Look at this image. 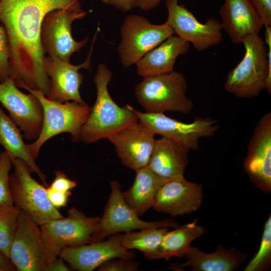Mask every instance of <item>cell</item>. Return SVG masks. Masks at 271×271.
Segmentation results:
<instances>
[{
    "instance_id": "cell-1",
    "label": "cell",
    "mask_w": 271,
    "mask_h": 271,
    "mask_svg": "<svg viewBox=\"0 0 271 271\" xmlns=\"http://www.w3.org/2000/svg\"><path fill=\"white\" fill-rule=\"evenodd\" d=\"M112 77V72L106 65L99 63L94 77L96 101L80 131V141L85 144L107 139L139 121L131 106H119L112 99L108 89Z\"/></svg>"
},
{
    "instance_id": "cell-2",
    "label": "cell",
    "mask_w": 271,
    "mask_h": 271,
    "mask_svg": "<svg viewBox=\"0 0 271 271\" xmlns=\"http://www.w3.org/2000/svg\"><path fill=\"white\" fill-rule=\"evenodd\" d=\"M242 59L227 74L224 88L239 98L257 96L265 89L271 92V70L268 68L267 48L258 34L246 37Z\"/></svg>"
},
{
    "instance_id": "cell-3",
    "label": "cell",
    "mask_w": 271,
    "mask_h": 271,
    "mask_svg": "<svg viewBox=\"0 0 271 271\" xmlns=\"http://www.w3.org/2000/svg\"><path fill=\"white\" fill-rule=\"evenodd\" d=\"M187 82L181 72L170 73L144 78L134 89L135 96L146 112L189 113L194 108L187 95Z\"/></svg>"
},
{
    "instance_id": "cell-4",
    "label": "cell",
    "mask_w": 271,
    "mask_h": 271,
    "mask_svg": "<svg viewBox=\"0 0 271 271\" xmlns=\"http://www.w3.org/2000/svg\"><path fill=\"white\" fill-rule=\"evenodd\" d=\"M40 100L43 109V121L41 133L32 144H27V148L34 160L45 142L61 133L71 134V141H80L82 125L86 122L91 111L86 103L72 101L60 103L48 99L41 92L27 88Z\"/></svg>"
},
{
    "instance_id": "cell-5",
    "label": "cell",
    "mask_w": 271,
    "mask_h": 271,
    "mask_svg": "<svg viewBox=\"0 0 271 271\" xmlns=\"http://www.w3.org/2000/svg\"><path fill=\"white\" fill-rule=\"evenodd\" d=\"M100 217H88L75 207L62 217L40 225L46 265L57 258L65 248L91 242Z\"/></svg>"
},
{
    "instance_id": "cell-6",
    "label": "cell",
    "mask_w": 271,
    "mask_h": 271,
    "mask_svg": "<svg viewBox=\"0 0 271 271\" xmlns=\"http://www.w3.org/2000/svg\"><path fill=\"white\" fill-rule=\"evenodd\" d=\"M12 164L14 171L9 176V187L14 205L39 225L63 217L49 201L46 188L31 176L29 165L19 158Z\"/></svg>"
},
{
    "instance_id": "cell-7",
    "label": "cell",
    "mask_w": 271,
    "mask_h": 271,
    "mask_svg": "<svg viewBox=\"0 0 271 271\" xmlns=\"http://www.w3.org/2000/svg\"><path fill=\"white\" fill-rule=\"evenodd\" d=\"M87 14L79 1L68 7L51 11L45 17L41 30V45L45 54L70 62L72 54L79 52L88 41V37L81 41L72 36V25Z\"/></svg>"
},
{
    "instance_id": "cell-8",
    "label": "cell",
    "mask_w": 271,
    "mask_h": 271,
    "mask_svg": "<svg viewBox=\"0 0 271 271\" xmlns=\"http://www.w3.org/2000/svg\"><path fill=\"white\" fill-rule=\"evenodd\" d=\"M110 193L104 212L91 236V242L102 241L113 234L137 229L161 227L176 228L179 225L172 219L146 221L140 218L125 201L117 180L110 183Z\"/></svg>"
},
{
    "instance_id": "cell-9",
    "label": "cell",
    "mask_w": 271,
    "mask_h": 271,
    "mask_svg": "<svg viewBox=\"0 0 271 271\" xmlns=\"http://www.w3.org/2000/svg\"><path fill=\"white\" fill-rule=\"evenodd\" d=\"M120 34L117 51L122 66L128 67L175 33L166 22L155 25L145 17L130 14L124 18Z\"/></svg>"
},
{
    "instance_id": "cell-10",
    "label": "cell",
    "mask_w": 271,
    "mask_h": 271,
    "mask_svg": "<svg viewBox=\"0 0 271 271\" xmlns=\"http://www.w3.org/2000/svg\"><path fill=\"white\" fill-rule=\"evenodd\" d=\"M134 111L139 120L155 134L176 141L190 150H197L199 139L212 137L219 127L217 120L209 117H196L190 123H185L164 113L143 112L135 109Z\"/></svg>"
},
{
    "instance_id": "cell-11",
    "label": "cell",
    "mask_w": 271,
    "mask_h": 271,
    "mask_svg": "<svg viewBox=\"0 0 271 271\" xmlns=\"http://www.w3.org/2000/svg\"><path fill=\"white\" fill-rule=\"evenodd\" d=\"M168 17L166 23L175 34L191 43L198 51H203L223 41L220 21L209 18L204 23L198 21L194 15L178 0H166Z\"/></svg>"
},
{
    "instance_id": "cell-12",
    "label": "cell",
    "mask_w": 271,
    "mask_h": 271,
    "mask_svg": "<svg viewBox=\"0 0 271 271\" xmlns=\"http://www.w3.org/2000/svg\"><path fill=\"white\" fill-rule=\"evenodd\" d=\"M0 103L28 141L36 140L43 125V109L38 98L20 91L11 77L0 83Z\"/></svg>"
},
{
    "instance_id": "cell-13",
    "label": "cell",
    "mask_w": 271,
    "mask_h": 271,
    "mask_svg": "<svg viewBox=\"0 0 271 271\" xmlns=\"http://www.w3.org/2000/svg\"><path fill=\"white\" fill-rule=\"evenodd\" d=\"M10 258L18 271H44L46 266L40 225L21 210L10 246Z\"/></svg>"
},
{
    "instance_id": "cell-14",
    "label": "cell",
    "mask_w": 271,
    "mask_h": 271,
    "mask_svg": "<svg viewBox=\"0 0 271 271\" xmlns=\"http://www.w3.org/2000/svg\"><path fill=\"white\" fill-rule=\"evenodd\" d=\"M98 30L95 33L86 60L78 65H73L56 57L45 56L44 67L49 77L51 88L47 98L60 103L74 101L85 104L79 88L84 76L79 72L80 69L92 70L91 57Z\"/></svg>"
},
{
    "instance_id": "cell-15",
    "label": "cell",
    "mask_w": 271,
    "mask_h": 271,
    "mask_svg": "<svg viewBox=\"0 0 271 271\" xmlns=\"http://www.w3.org/2000/svg\"><path fill=\"white\" fill-rule=\"evenodd\" d=\"M244 169L255 186L264 193L271 191V112L256 124L248 147Z\"/></svg>"
},
{
    "instance_id": "cell-16",
    "label": "cell",
    "mask_w": 271,
    "mask_h": 271,
    "mask_svg": "<svg viewBox=\"0 0 271 271\" xmlns=\"http://www.w3.org/2000/svg\"><path fill=\"white\" fill-rule=\"evenodd\" d=\"M155 133L140 121L109 137L123 165L136 170L148 165L156 142Z\"/></svg>"
},
{
    "instance_id": "cell-17",
    "label": "cell",
    "mask_w": 271,
    "mask_h": 271,
    "mask_svg": "<svg viewBox=\"0 0 271 271\" xmlns=\"http://www.w3.org/2000/svg\"><path fill=\"white\" fill-rule=\"evenodd\" d=\"M202 185L184 176L167 180L159 189L153 208L157 212L176 217L197 210L203 201Z\"/></svg>"
},
{
    "instance_id": "cell-18",
    "label": "cell",
    "mask_w": 271,
    "mask_h": 271,
    "mask_svg": "<svg viewBox=\"0 0 271 271\" xmlns=\"http://www.w3.org/2000/svg\"><path fill=\"white\" fill-rule=\"evenodd\" d=\"M73 269L92 271L106 260L115 258H134V254L124 248L116 240L91 242L65 248L59 254Z\"/></svg>"
},
{
    "instance_id": "cell-19",
    "label": "cell",
    "mask_w": 271,
    "mask_h": 271,
    "mask_svg": "<svg viewBox=\"0 0 271 271\" xmlns=\"http://www.w3.org/2000/svg\"><path fill=\"white\" fill-rule=\"evenodd\" d=\"M221 25L235 44L258 34L263 25L251 0H225L220 7Z\"/></svg>"
},
{
    "instance_id": "cell-20",
    "label": "cell",
    "mask_w": 271,
    "mask_h": 271,
    "mask_svg": "<svg viewBox=\"0 0 271 271\" xmlns=\"http://www.w3.org/2000/svg\"><path fill=\"white\" fill-rule=\"evenodd\" d=\"M190 43L172 35L146 54L136 65L137 72L143 77L171 72L177 58L186 54Z\"/></svg>"
},
{
    "instance_id": "cell-21",
    "label": "cell",
    "mask_w": 271,
    "mask_h": 271,
    "mask_svg": "<svg viewBox=\"0 0 271 271\" xmlns=\"http://www.w3.org/2000/svg\"><path fill=\"white\" fill-rule=\"evenodd\" d=\"M188 148L174 140L162 137L156 140L148 167L165 179L183 177L188 164Z\"/></svg>"
},
{
    "instance_id": "cell-22",
    "label": "cell",
    "mask_w": 271,
    "mask_h": 271,
    "mask_svg": "<svg viewBox=\"0 0 271 271\" xmlns=\"http://www.w3.org/2000/svg\"><path fill=\"white\" fill-rule=\"evenodd\" d=\"M184 257L185 263L173 264L171 268L180 270L189 266L194 271H232L237 269L246 258L244 253L233 248L226 249L221 245L211 253L190 245Z\"/></svg>"
},
{
    "instance_id": "cell-23",
    "label": "cell",
    "mask_w": 271,
    "mask_h": 271,
    "mask_svg": "<svg viewBox=\"0 0 271 271\" xmlns=\"http://www.w3.org/2000/svg\"><path fill=\"white\" fill-rule=\"evenodd\" d=\"M134 171L133 184L122 194L128 205L140 216L153 207L159 189L168 180L155 174L148 165Z\"/></svg>"
},
{
    "instance_id": "cell-24",
    "label": "cell",
    "mask_w": 271,
    "mask_h": 271,
    "mask_svg": "<svg viewBox=\"0 0 271 271\" xmlns=\"http://www.w3.org/2000/svg\"><path fill=\"white\" fill-rule=\"evenodd\" d=\"M23 137L19 128L0 107V145L9 154L12 161L18 158L24 160L48 187L46 176L36 164Z\"/></svg>"
},
{
    "instance_id": "cell-25",
    "label": "cell",
    "mask_w": 271,
    "mask_h": 271,
    "mask_svg": "<svg viewBox=\"0 0 271 271\" xmlns=\"http://www.w3.org/2000/svg\"><path fill=\"white\" fill-rule=\"evenodd\" d=\"M197 220L168 231L163 238L152 260L163 258L168 260L172 257H184L190 243L206 233L204 227L197 224Z\"/></svg>"
},
{
    "instance_id": "cell-26",
    "label": "cell",
    "mask_w": 271,
    "mask_h": 271,
    "mask_svg": "<svg viewBox=\"0 0 271 271\" xmlns=\"http://www.w3.org/2000/svg\"><path fill=\"white\" fill-rule=\"evenodd\" d=\"M169 230L168 227L145 229L139 232L116 233L108 237L116 240L126 249L139 250L145 257L152 260L163 237Z\"/></svg>"
},
{
    "instance_id": "cell-27",
    "label": "cell",
    "mask_w": 271,
    "mask_h": 271,
    "mask_svg": "<svg viewBox=\"0 0 271 271\" xmlns=\"http://www.w3.org/2000/svg\"><path fill=\"white\" fill-rule=\"evenodd\" d=\"M20 212L15 205L0 204V251L9 258L10 246Z\"/></svg>"
},
{
    "instance_id": "cell-28",
    "label": "cell",
    "mask_w": 271,
    "mask_h": 271,
    "mask_svg": "<svg viewBox=\"0 0 271 271\" xmlns=\"http://www.w3.org/2000/svg\"><path fill=\"white\" fill-rule=\"evenodd\" d=\"M271 259V216L264 223L259 247L244 271H260L269 267Z\"/></svg>"
},
{
    "instance_id": "cell-29",
    "label": "cell",
    "mask_w": 271,
    "mask_h": 271,
    "mask_svg": "<svg viewBox=\"0 0 271 271\" xmlns=\"http://www.w3.org/2000/svg\"><path fill=\"white\" fill-rule=\"evenodd\" d=\"M12 161L6 151L0 153V204L14 205L9 187L10 171Z\"/></svg>"
},
{
    "instance_id": "cell-30",
    "label": "cell",
    "mask_w": 271,
    "mask_h": 271,
    "mask_svg": "<svg viewBox=\"0 0 271 271\" xmlns=\"http://www.w3.org/2000/svg\"><path fill=\"white\" fill-rule=\"evenodd\" d=\"M10 47L3 25L0 26V83L10 77Z\"/></svg>"
},
{
    "instance_id": "cell-31",
    "label": "cell",
    "mask_w": 271,
    "mask_h": 271,
    "mask_svg": "<svg viewBox=\"0 0 271 271\" xmlns=\"http://www.w3.org/2000/svg\"><path fill=\"white\" fill-rule=\"evenodd\" d=\"M99 271H137L139 264L132 258H111L102 263L98 267Z\"/></svg>"
},
{
    "instance_id": "cell-32",
    "label": "cell",
    "mask_w": 271,
    "mask_h": 271,
    "mask_svg": "<svg viewBox=\"0 0 271 271\" xmlns=\"http://www.w3.org/2000/svg\"><path fill=\"white\" fill-rule=\"evenodd\" d=\"M55 177L49 187L60 191H69L77 186L74 180L68 178L65 173L60 171H55Z\"/></svg>"
},
{
    "instance_id": "cell-33",
    "label": "cell",
    "mask_w": 271,
    "mask_h": 271,
    "mask_svg": "<svg viewBox=\"0 0 271 271\" xmlns=\"http://www.w3.org/2000/svg\"><path fill=\"white\" fill-rule=\"evenodd\" d=\"M263 26H271V0H251Z\"/></svg>"
},
{
    "instance_id": "cell-34",
    "label": "cell",
    "mask_w": 271,
    "mask_h": 271,
    "mask_svg": "<svg viewBox=\"0 0 271 271\" xmlns=\"http://www.w3.org/2000/svg\"><path fill=\"white\" fill-rule=\"evenodd\" d=\"M46 190L49 201L55 207L59 208L67 205L69 197L71 194L70 191L62 192L49 187L46 188Z\"/></svg>"
},
{
    "instance_id": "cell-35",
    "label": "cell",
    "mask_w": 271,
    "mask_h": 271,
    "mask_svg": "<svg viewBox=\"0 0 271 271\" xmlns=\"http://www.w3.org/2000/svg\"><path fill=\"white\" fill-rule=\"evenodd\" d=\"M102 3L112 6L123 12H129L136 8L137 0H100Z\"/></svg>"
},
{
    "instance_id": "cell-36",
    "label": "cell",
    "mask_w": 271,
    "mask_h": 271,
    "mask_svg": "<svg viewBox=\"0 0 271 271\" xmlns=\"http://www.w3.org/2000/svg\"><path fill=\"white\" fill-rule=\"evenodd\" d=\"M70 268L64 262V260L59 257L48 263L44 271H69Z\"/></svg>"
},
{
    "instance_id": "cell-37",
    "label": "cell",
    "mask_w": 271,
    "mask_h": 271,
    "mask_svg": "<svg viewBox=\"0 0 271 271\" xmlns=\"http://www.w3.org/2000/svg\"><path fill=\"white\" fill-rule=\"evenodd\" d=\"M161 0H137L136 7L141 11L148 12L157 8Z\"/></svg>"
},
{
    "instance_id": "cell-38",
    "label": "cell",
    "mask_w": 271,
    "mask_h": 271,
    "mask_svg": "<svg viewBox=\"0 0 271 271\" xmlns=\"http://www.w3.org/2000/svg\"><path fill=\"white\" fill-rule=\"evenodd\" d=\"M16 268L11 259L0 251V271H14Z\"/></svg>"
},
{
    "instance_id": "cell-39",
    "label": "cell",
    "mask_w": 271,
    "mask_h": 271,
    "mask_svg": "<svg viewBox=\"0 0 271 271\" xmlns=\"http://www.w3.org/2000/svg\"><path fill=\"white\" fill-rule=\"evenodd\" d=\"M1 1H2V0H0V3H1Z\"/></svg>"
}]
</instances>
